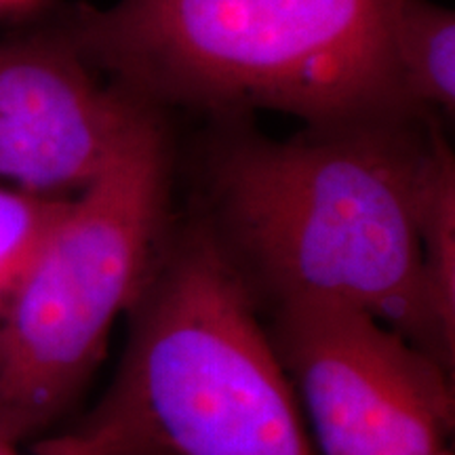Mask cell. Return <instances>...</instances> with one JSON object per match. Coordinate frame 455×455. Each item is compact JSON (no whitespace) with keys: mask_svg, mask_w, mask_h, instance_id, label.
Listing matches in <instances>:
<instances>
[{"mask_svg":"<svg viewBox=\"0 0 455 455\" xmlns=\"http://www.w3.org/2000/svg\"><path fill=\"white\" fill-rule=\"evenodd\" d=\"M68 204L64 196L0 188V312Z\"/></svg>","mask_w":455,"mask_h":455,"instance_id":"9c48e42d","label":"cell"},{"mask_svg":"<svg viewBox=\"0 0 455 455\" xmlns=\"http://www.w3.org/2000/svg\"><path fill=\"white\" fill-rule=\"evenodd\" d=\"M41 0H0V13H15V11L30 9Z\"/></svg>","mask_w":455,"mask_h":455,"instance_id":"30bf717a","label":"cell"},{"mask_svg":"<svg viewBox=\"0 0 455 455\" xmlns=\"http://www.w3.org/2000/svg\"><path fill=\"white\" fill-rule=\"evenodd\" d=\"M155 112L100 81L51 24L0 41V178L20 190H83Z\"/></svg>","mask_w":455,"mask_h":455,"instance_id":"8992f818","label":"cell"},{"mask_svg":"<svg viewBox=\"0 0 455 455\" xmlns=\"http://www.w3.org/2000/svg\"><path fill=\"white\" fill-rule=\"evenodd\" d=\"M419 247L428 308L443 352L455 361V158L443 127L426 158L419 195Z\"/></svg>","mask_w":455,"mask_h":455,"instance_id":"ba28073f","label":"cell"},{"mask_svg":"<svg viewBox=\"0 0 455 455\" xmlns=\"http://www.w3.org/2000/svg\"><path fill=\"white\" fill-rule=\"evenodd\" d=\"M439 116L306 124L291 138L247 116L215 118L195 218L259 310L316 299L348 306L453 371L426 295L419 195Z\"/></svg>","mask_w":455,"mask_h":455,"instance_id":"6da1fadb","label":"cell"},{"mask_svg":"<svg viewBox=\"0 0 455 455\" xmlns=\"http://www.w3.org/2000/svg\"><path fill=\"white\" fill-rule=\"evenodd\" d=\"M155 112L72 198L0 312V443L60 418L138 299L169 232L173 150Z\"/></svg>","mask_w":455,"mask_h":455,"instance_id":"277c9868","label":"cell"},{"mask_svg":"<svg viewBox=\"0 0 455 455\" xmlns=\"http://www.w3.org/2000/svg\"><path fill=\"white\" fill-rule=\"evenodd\" d=\"M0 455H24L17 449V445H11V443H0Z\"/></svg>","mask_w":455,"mask_h":455,"instance_id":"8fae6325","label":"cell"},{"mask_svg":"<svg viewBox=\"0 0 455 455\" xmlns=\"http://www.w3.org/2000/svg\"><path fill=\"white\" fill-rule=\"evenodd\" d=\"M403 0H114L49 21L131 100L213 118L304 124L436 116L409 104L392 57Z\"/></svg>","mask_w":455,"mask_h":455,"instance_id":"7a4b0ae2","label":"cell"},{"mask_svg":"<svg viewBox=\"0 0 455 455\" xmlns=\"http://www.w3.org/2000/svg\"><path fill=\"white\" fill-rule=\"evenodd\" d=\"M312 455H453V371L348 306H268Z\"/></svg>","mask_w":455,"mask_h":455,"instance_id":"5b68a950","label":"cell"},{"mask_svg":"<svg viewBox=\"0 0 455 455\" xmlns=\"http://www.w3.org/2000/svg\"><path fill=\"white\" fill-rule=\"evenodd\" d=\"M403 95L419 112L455 114V15L432 0H403L392 28Z\"/></svg>","mask_w":455,"mask_h":455,"instance_id":"52a82bcc","label":"cell"},{"mask_svg":"<svg viewBox=\"0 0 455 455\" xmlns=\"http://www.w3.org/2000/svg\"><path fill=\"white\" fill-rule=\"evenodd\" d=\"M129 315L110 390L36 455H312L258 301L195 215L169 226Z\"/></svg>","mask_w":455,"mask_h":455,"instance_id":"3957f363","label":"cell"}]
</instances>
